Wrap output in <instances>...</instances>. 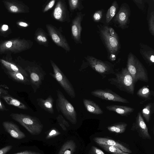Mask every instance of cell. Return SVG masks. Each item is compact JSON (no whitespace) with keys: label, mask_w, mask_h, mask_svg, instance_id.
<instances>
[{"label":"cell","mask_w":154,"mask_h":154,"mask_svg":"<svg viewBox=\"0 0 154 154\" xmlns=\"http://www.w3.org/2000/svg\"><path fill=\"white\" fill-rule=\"evenodd\" d=\"M35 39L39 45L46 47L49 46L48 34L43 29L40 27H38L36 31Z\"/></svg>","instance_id":"obj_24"},{"label":"cell","mask_w":154,"mask_h":154,"mask_svg":"<svg viewBox=\"0 0 154 154\" xmlns=\"http://www.w3.org/2000/svg\"><path fill=\"white\" fill-rule=\"evenodd\" d=\"M83 103L85 109L89 112L95 115H100L103 113L102 109L93 101L83 99Z\"/></svg>","instance_id":"obj_23"},{"label":"cell","mask_w":154,"mask_h":154,"mask_svg":"<svg viewBox=\"0 0 154 154\" xmlns=\"http://www.w3.org/2000/svg\"><path fill=\"white\" fill-rule=\"evenodd\" d=\"M137 95L141 99L140 104H143L147 101L151 100L154 96V92L146 86H143L137 92Z\"/></svg>","instance_id":"obj_22"},{"label":"cell","mask_w":154,"mask_h":154,"mask_svg":"<svg viewBox=\"0 0 154 154\" xmlns=\"http://www.w3.org/2000/svg\"><path fill=\"white\" fill-rule=\"evenodd\" d=\"M131 129L136 131L138 133L139 136L143 139H151L147 125L140 112L137 113Z\"/></svg>","instance_id":"obj_14"},{"label":"cell","mask_w":154,"mask_h":154,"mask_svg":"<svg viewBox=\"0 0 154 154\" xmlns=\"http://www.w3.org/2000/svg\"><path fill=\"white\" fill-rule=\"evenodd\" d=\"M5 130L13 137L21 139L26 137L25 134L22 132L18 127L11 122L5 121L3 123Z\"/></svg>","instance_id":"obj_16"},{"label":"cell","mask_w":154,"mask_h":154,"mask_svg":"<svg viewBox=\"0 0 154 154\" xmlns=\"http://www.w3.org/2000/svg\"><path fill=\"white\" fill-rule=\"evenodd\" d=\"M3 98L6 103L9 105L14 106L20 109H28L27 107L24 104L17 100L7 96H3Z\"/></svg>","instance_id":"obj_29"},{"label":"cell","mask_w":154,"mask_h":154,"mask_svg":"<svg viewBox=\"0 0 154 154\" xmlns=\"http://www.w3.org/2000/svg\"><path fill=\"white\" fill-rule=\"evenodd\" d=\"M36 101L38 105L42 108L49 113L54 114V100L51 95H49L45 99L38 98Z\"/></svg>","instance_id":"obj_21"},{"label":"cell","mask_w":154,"mask_h":154,"mask_svg":"<svg viewBox=\"0 0 154 154\" xmlns=\"http://www.w3.org/2000/svg\"><path fill=\"white\" fill-rule=\"evenodd\" d=\"M106 108L109 111L125 116L130 115L134 110V108L131 107L114 104L107 106Z\"/></svg>","instance_id":"obj_20"},{"label":"cell","mask_w":154,"mask_h":154,"mask_svg":"<svg viewBox=\"0 0 154 154\" xmlns=\"http://www.w3.org/2000/svg\"><path fill=\"white\" fill-rule=\"evenodd\" d=\"M141 112L146 121L149 122L154 112V103L150 102L146 104L142 109Z\"/></svg>","instance_id":"obj_26"},{"label":"cell","mask_w":154,"mask_h":154,"mask_svg":"<svg viewBox=\"0 0 154 154\" xmlns=\"http://www.w3.org/2000/svg\"><path fill=\"white\" fill-rule=\"evenodd\" d=\"M46 27L48 34L53 42L66 52H69L71 48L69 43L61 31L55 26L51 24H46Z\"/></svg>","instance_id":"obj_9"},{"label":"cell","mask_w":154,"mask_h":154,"mask_svg":"<svg viewBox=\"0 0 154 154\" xmlns=\"http://www.w3.org/2000/svg\"><path fill=\"white\" fill-rule=\"evenodd\" d=\"M126 68L135 84L138 81L148 82L149 79L146 68L138 58L130 52L128 55Z\"/></svg>","instance_id":"obj_3"},{"label":"cell","mask_w":154,"mask_h":154,"mask_svg":"<svg viewBox=\"0 0 154 154\" xmlns=\"http://www.w3.org/2000/svg\"><path fill=\"white\" fill-rule=\"evenodd\" d=\"M105 11L103 9L98 10L95 11L93 14L92 18L94 22H101L103 17Z\"/></svg>","instance_id":"obj_33"},{"label":"cell","mask_w":154,"mask_h":154,"mask_svg":"<svg viewBox=\"0 0 154 154\" xmlns=\"http://www.w3.org/2000/svg\"><path fill=\"white\" fill-rule=\"evenodd\" d=\"M2 63L7 69L10 70L11 72H20L26 77H28V75L26 72L22 69H19L15 65L6 62L3 60H1Z\"/></svg>","instance_id":"obj_31"},{"label":"cell","mask_w":154,"mask_h":154,"mask_svg":"<svg viewBox=\"0 0 154 154\" xmlns=\"http://www.w3.org/2000/svg\"><path fill=\"white\" fill-rule=\"evenodd\" d=\"M19 25L21 26H23L24 27H26L28 26V24L26 23L23 22H20Z\"/></svg>","instance_id":"obj_44"},{"label":"cell","mask_w":154,"mask_h":154,"mask_svg":"<svg viewBox=\"0 0 154 154\" xmlns=\"http://www.w3.org/2000/svg\"><path fill=\"white\" fill-rule=\"evenodd\" d=\"M57 98L56 106L57 111L60 112L72 124H75L77 122V114L74 108L60 90H57Z\"/></svg>","instance_id":"obj_5"},{"label":"cell","mask_w":154,"mask_h":154,"mask_svg":"<svg viewBox=\"0 0 154 154\" xmlns=\"http://www.w3.org/2000/svg\"><path fill=\"white\" fill-rule=\"evenodd\" d=\"M12 45V42L10 41H8L6 43V47H7L8 48H9Z\"/></svg>","instance_id":"obj_43"},{"label":"cell","mask_w":154,"mask_h":154,"mask_svg":"<svg viewBox=\"0 0 154 154\" xmlns=\"http://www.w3.org/2000/svg\"><path fill=\"white\" fill-rule=\"evenodd\" d=\"M8 28V26L6 25H4L2 27V29L3 31L7 30Z\"/></svg>","instance_id":"obj_45"},{"label":"cell","mask_w":154,"mask_h":154,"mask_svg":"<svg viewBox=\"0 0 154 154\" xmlns=\"http://www.w3.org/2000/svg\"><path fill=\"white\" fill-rule=\"evenodd\" d=\"M56 1V0L50 1L43 8L42 10V12L45 13L51 9L54 6Z\"/></svg>","instance_id":"obj_37"},{"label":"cell","mask_w":154,"mask_h":154,"mask_svg":"<svg viewBox=\"0 0 154 154\" xmlns=\"http://www.w3.org/2000/svg\"><path fill=\"white\" fill-rule=\"evenodd\" d=\"M56 119L59 125L62 129L64 131H66L67 130V128L69 126V125L68 122L64 119L62 115L61 114L58 115L56 117Z\"/></svg>","instance_id":"obj_34"},{"label":"cell","mask_w":154,"mask_h":154,"mask_svg":"<svg viewBox=\"0 0 154 154\" xmlns=\"http://www.w3.org/2000/svg\"><path fill=\"white\" fill-rule=\"evenodd\" d=\"M127 125L126 123L119 122L109 126L107 128L108 130L111 132L121 134L125 131Z\"/></svg>","instance_id":"obj_27"},{"label":"cell","mask_w":154,"mask_h":154,"mask_svg":"<svg viewBox=\"0 0 154 154\" xmlns=\"http://www.w3.org/2000/svg\"><path fill=\"white\" fill-rule=\"evenodd\" d=\"M35 153L34 152L26 150L14 154H32Z\"/></svg>","instance_id":"obj_40"},{"label":"cell","mask_w":154,"mask_h":154,"mask_svg":"<svg viewBox=\"0 0 154 154\" xmlns=\"http://www.w3.org/2000/svg\"><path fill=\"white\" fill-rule=\"evenodd\" d=\"M50 61L54 73L50 72L49 74L57 81L71 98H75V93L71 83L55 63L51 60Z\"/></svg>","instance_id":"obj_7"},{"label":"cell","mask_w":154,"mask_h":154,"mask_svg":"<svg viewBox=\"0 0 154 154\" xmlns=\"http://www.w3.org/2000/svg\"><path fill=\"white\" fill-rule=\"evenodd\" d=\"M131 14L130 8L126 3H122L113 18L112 23L116 27L125 29L130 25Z\"/></svg>","instance_id":"obj_8"},{"label":"cell","mask_w":154,"mask_h":154,"mask_svg":"<svg viewBox=\"0 0 154 154\" xmlns=\"http://www.w3.org/2000/svg\"><path fill=\"white\" fill-rule=\"evenodd\" d=\"M11 10L13 12H16L18 10V8L15 6H12L10 8Z\"/></svg>","instance_id":"obj_41"},{"label":"cell","mask_w":154,"mask_h":154,"mask_svg":"<svg viewBox=\"0 0 154 154\" xmlns=\"http://www.w3.org/2000/svg\"><path fill=\"white\" fill-rule=\"evenodd\" d=\"M10 116L33 135L40 134L42 130L43 125L39 119L36 117L17 113H11Z\"/></svg>","instance_id":"obj_4"},{"label":"cell","mask_w":154,"mask_h":154,"mask_svg":"<svg viewBox=\"0 0 154 154\" xmlns=\"http://www.w3.org/2000/svg\"><path fill=\"white\" fill-rule=\"evenodd\" d=\"M132 1L139 9L143 12L145 11L146 3L145 0H133Z\"/></svg>","instance_id":"obj_35"},{"label":"cell","mask_w":154,"mask_h":154,"mask_svg":"<svg viewBox=\"0 0 154 154\" xmlns=\"http://www.w3.org/2000/svg\"><path fill=\"white\" fill-rule=\"evenodd\" d=\"M60 133L57 130L53 128L51 129L48 133L46 136V139H49L59 135Z\"/></svg>","instance_id":"obj_36"},{"label":"cell","mask_w":154,"mask_h":154,"mask_svg":"<svg viewBox=\"0 0 154 154\" xmlns=\"http://www.w3.org/2000/svg\"><path fill=\"white\" fill-rule=\"evenodd\" d=\"M148 5L147 20L149 31L154 36V0H145Z\"/></svg>","instance_id":"obj_19"},{"label":"cell","mask_w":154,"mask_h":154,"mask_svg":"<svg viewBox=\"0 0 154 154\" xmlns=\"http://www.w3.org/2000/svg\"><path fill=\"white\" fill-rule=\"evenodd\" d=\"M8 73L12 78L18 82L25 85H31L30 81L28 77L20 72L9 71Z\"/></svg>","instance_id":"obj_28"},{"label":"cell","mask_w":154,"mask_h":154,"mask_svg":"<svg viewBox=\"0 0 154 154\" xmlns=\"http://www.w3.org/2000/svg\"><path fill=\"white\" fill-rule=\"evenodd\" d=\"M88 65L94 71L100 74L102 78H105L107 75L114 74V66L109 62L102 61L92 56L87 55L85 57Z\"/></svg>","instance_id":"obj_6"},{"label":"cell","mask_w":154,"mask_h":154,"mask_svg":"<svg viewBox=\"0 0 154 154\" xmlns=\"http://www.w3.org/2000/svg\"><path fill=\"white\" fill-rule=\"evenodd\" d=\"M32 154H41V153H35Z\"/></svg>","instance_id":"obj_47"},{"label":"cell","mask_w":154,"mask_h":154,"mask_svg":"<svg viewBox=\"0 0 154 154\" xmlns=\"http://www.w3.org/2000/svg\"><path fill=\"white\" fill-rule=\"evenodd\" d=\"M76 147V144L74 141L68 140L62 146L58 154H72Z\"/></svg>","instance_id":"obj_25"},{"label":"cell","mask_w":154,"mask_h":154,"mask_svg":"<svg viewBox=\"0 0 154 154\" xmlns=\"http://www.w3.org/2000/svg\"><path fill=\"white\" fill-rule=\"evenodd\" d=\"M91 93L95 97L106 100L126 103H129L127 99L107 88L95 89L91 91Z\"/></svg>","instance_id":"obj_11"},{"label":"cell","mask_w":154,"mask_h":154,"mask_svg":"<svg viewBox=\"0 0 154 154\" xmlns=\"http://www.w3.org/2000/svg\"><path fill=\"white\" fill-rule=\"evenodd\" d=\"M27 70L29 74L31 84L35 93L42 85L46 73L39 66L29 67Z\"/></svg>","instance_id":"obj_12"},{"label":"cell","mask_w":154,"mask_h":154,"mask_svg":"<svg viewBox=\"0 0 154 154\" xmlns=\"http://www.w3.org/2000/svg\"><path fill=\"white\" fill-rule=\"evenodd\" d=\"M119 8V6L117 2L116 1L114 0L106 12H105L101 23L102 24L109 26L112 24L113 19L117 12Z\"/></svg>","instance_id":"obj_17"},{"label":"cell","mask_w":154,"mask_h":154,"mask_svg":"<svg viewBox=\"0 0 154 154\" xmlns=\"http://www.w3.org/2000/svg\"><path fill=\"white\" fill-rule=\"evenodd\" d=\"M97 27L98 34L106 49L108 59L112 62L115 61L121 49L118 34L110 26L99 24Z\"/></svg>","instance_id":"obj_1"},{"label":"cell","mask_w":154,"mask_h":154,"mask_svg":"<svg viewBox=\"0 0 154 154\" xmlns=\"http://www.w3.org/2000/svg\"><path fill=\"white\" fill-rule=\"evenodd\" d=\"M92 150L94 154H105L101 150L94 146H92Z\"/></svg>","instance_id":"obj_39"},{"label":"cell","mask_w":154,"mask_h":154,"mask_svg":"<svg viewBox=\"0 0 154 154\" xmlns=\"http://www.w3.org/2000/svg\"><path fill=\"white\" fill-rule=\"evenodd\" d=\"M114 75L115 77L108 79L109 83L121 91L133 95L135 84L126 67L122 68L120 71L115 72Z\"/></svg>","instance_id":"obj_2"},{"label":"cell","mask_w":154,"mask_h":154,"mask_svg":"<svg viewBox=\"0 0 154 154\" xmlns=\"http://www.w3.org/2000/svg\"><path fill=\"white\" fill-rule=\"evenodd\" d=\"M12 147L11 145H8L0 149V154H6L12 149Z\"/></svg>","instance_id":"obj_38"},{"label":"cell","mask_w":154,"mask_h":154,"mask_svg":"<svg viewBox=\"0 0 154 154\" xmlns=\"http://www.w3.org/2000/svg\"><path fill=\"white\" fill-rule=\"evenodd\" d=\"M93 140L99 145H106L113 146L118 148L123 152L129 153L132 152L129 149L119 142L112 139L106 138L97 137L94 138Z\"/></svg>","instance_id":"obj_18"},{"label":"cell","mask_w":154,"mask_h":154,"mask_svg":"<svg viewBox=\"0 0 154 154\" xmlns=\"http://www.w3.org/2000/svg\"><path fill=\"white\" fill-rule=\"evenodd\" d=\"M5 110V107L0 101V110Z\"/></svg>","instance_id":"obj_46"},{"label":"cell","mask_w":154,"mask_h":154,"mask_svg":"<svg viewBox=\"0 0 154 154\" xmlns=\"http://www.w3.org/2000/svg\"><path fill=\"white\" fill-rule=\"evenodd\" d=\"M51 16L54 20L60 22H70L69 12L65 0L57 1L51 14Z\"/></svg>","instance_id":"obj_10"},{"label":"cell","mask_w":154,"mask_h":154,"mask_svg":"<svg viewBox=\"0 0 154 154\" xmlns=\"http://www.w3.org/2000/svg\"><path fill=\"white\" fill-rule=\"evenodd\" d=\"M99 145L107 152L114 154H130L129 153L122 151L114 146L106 145Z\"/></svg>","instance_id":"obj_32"},{"label":"cell","mask_w":154,"mask_h":154,"mask_svg":"<svg viewBox=\"0 0 154 154\" xmlns=\"http://www.w3.org/2000/svg\"><path fill=\"white\" fill-rule=\"evenodd\" d=\"M139 52L144 60L149 66L154 63V51L149 46L142 43L139 44Z\"/></svg>","instance_id":"obj_15"},{"label":"cell","mask_w":154,"mask_h":154,"mask_svg":"<svg viewBox=\"0 0 154 154\" xmlns=\"http://www.w3.org/2000/svg\"><path fill=\"white\" fill-rule=\"evenodd\" d=\"M1 85H0V96L2 95V94H5L7 93V91H6L4 88L1 87Z\"/></svg>","instance_id":"obj_42"},{"label":"cell","mask_w":154,"mask_h":154,"mask_svg":"<svg viewBox=\"0 0 154 154\" xmlns=\"http://www.w3.org/2000/svg\"><path fill=\"white\" fill-rule=\"evenodd\" d=\"M85 14L81 12H77L72 21L71 29L72 37L76 44H82L81 40V32L82 27L81 23Z\"/></svg>","instance_id":"obj_13"},{"label":"cell","mask_w":154,"mask_h":154,"mask_svg":"<svg viewBox=\"0 0 154 154\" xmlns=\"http://www.w3.org/2000/svg\"><path fill=\"white\" fill-rule=\"evenodd\" d=\"M68 2L69 10L72 12L76 11H81L84 8L82 0H69Z\"/></svg>","instance_id":"obj_30"}]
</instances>
